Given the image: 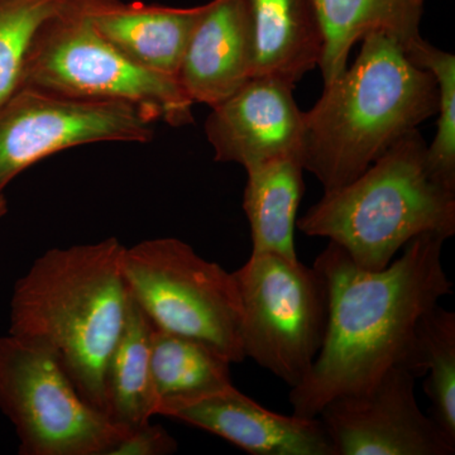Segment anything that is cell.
<instances>
[{
  "mask_svg": "<svg viewBox=\"0 0 455 455\" xmlns=\"http://www.w3.org/2000/svg\"><path fill=\"white\" fill-rule=\"evenodd\" d=\"M97 0H74L36 33L22 86L60 97L131 104L171 127L191 124L193 101L176 77L134 64L99 35L90 12Z\"/></svg>",
  "mask_w": 455,
  "mask_h": 455,
  "instance_id": "5",
  "label": "cell"
},
{
  "mask_svg": "<svg viewBox=\"0 0 455 455\" xmlns=\"http://www.w3.org/2000/svg\"><path fill=\"white\" fill-rule=\"evenodd\" d=\"M439 108L433 74L412 64L391 36L370 33L352 66L304 112L302 167L324 193L344 187Z\"/></svg>",
  "mask_w": 455,
  "mask_h": 455,
  "instance_id": "3",
  "label": "cell"
},
{
  "mask_svg": "<svg viewBox=\"0 0 455 455\" xmlns=\"http://www.w3.org/2000/svg\"><path fill=\"white\" fill-rule=\"evenodd\" d=\"M0 411L14 425L22 455H109L125 433L55 359L11 334L0 338Z\"/></svg>",
  "mask_w": 455,
  "mask_h": 455,
  "instance_id": "8",
  "label": "cell"
},
{
  "mask_svg": "<svg viewBox=\"0 0 455 455\" xmlns=\"http://www.w3.org/2000/svg\"><path fill=\"white\" fill-rule=\"evenodd\" d=\"M124 245L52 248L14 286L9 333L55 359L83 397L104 412V376L130 307Z\"/></svg>",
  "mask_w": 455,
  "mask_h": 455,
  "instance_id": "2",
  "label": "cell"
},
{
  "mask_svg": "<svg viewBox=\"0 0 455 455\" xmlns=\"http://www.w3.org/2000/svg\"><path fill=\"white\" fill-rule=\"evenodd\" d=\"M416 2H418L419 4H420V5H424L425 0H416Z\"/></svg>",
  "mask_w": 455,
  "mask_h": 455,
  "instance_id": "25",
  "label": "cell"
},
{
  "mask_svg": "<svg viewBox=\"0 0 455 455\" xmlns=\"http://www.w3.org/2000/svg\"><path fill=\"white\" fill-rule=\"evenodd\" d=\"M74 0H0V106L22 86L36 33Z\"/></svg>",
  "mask_w": 455,
  "mask_h": 455,
  "instance_id": "22",
  "label": "cell"
},
{
  "mask_svg": "<svg viewBox=\"0 0 455 455\" xmlns=\"http://www.w3.org/2000/svg\"><path fill=\"white\" fill-rule=\"evenodd\" d=\"M232 362L193 338L154 329L151 343L156 415L164 407L196 400L232 386Z\"/></svg>",
  "mask_w": 455,
  "mask_h": 455,
  "instance_id": "19",
  "label": "cell"
},
{
  "mask_svg": "<svg viewBox=\"0 0 455 455\" xmlns=\"http://www.w3.org/2000/svg\"><path fill=\"white\" fill-rule=\"evenodd\" d=\"M158 415L208 431L253 455H335L319 418L276 414L233 385L164 407Z\"/></svg>",
  "mask_w": 455,
  "mask_h": 455,
  "instance_id": "12",
  "label": "cell"
},
{
  "mask_svg": "<svg viewBox=\"0 0 455 455\" xmlns=\"http://www.w3.org/2000/svg\"><path fill=\"white\" fill-rule=\"evenodd\" d=\"M8 211L7 200L4 196H0V220L4 217L5 212Z\"/></svg>",
  "mask_w": 455,
  "mask_h": 455,
  "instance_id": "24",
  "label": "cell"
},
{
  "mask_svg": "<svg viewBox=\"0 0 455 455\" xmlns=\"http://www.w3.org/2000/svg\"><path fill=\"white\" fill-rule=\"evenodd\" d=\"M299 157H280L245 169V217L252 235V253H272L299 259L295 228L304 194Z\"/></svg>",
  "mask_w": 455,
  "mask_h": 455,
  "instance_id": "17",
  "label": "cell"
},
{
  "mask_svg": "<svg viewBox=\"0 0 455 455\" xmlns=\"http://www.w3.org/2000/svg\"><path fill=\"white\" fill-rule=\"evenodd\" d=\"M415 381L395 366L367 390L329 401L317 418L335 455H453L455 444L419 407Z\"/></svg>",
  "mask_w": 455,
  "mask_h": 455,
  "instance_id": "10",
  "label": "cell"
},
{
  "mask_svg": "<svg viewBox=\"0 0 455 455\" xmlns=\"http://www.w3.org/2000/svg\"><path fill=\"white\" fill-rule=\"evenodd\" d=\"M178 451L176 440L161 425L151 420L125 431L109 455H167Z\"/></svg>",
  "mask_w": 455,
  "mask_h": 455,
  "instance_id": "23",
  "label": "cell"
},
{
  "mask_svg": "<svg viewBox=\"0 0 455 455\" xmlns=\"http://www.w3.org/2000/svg\"><path fill=\"white\" fill-rule=\"evenodd\" d=\"M154 325L131 296L127 320L104 376V414L123 431L156 416L151 343Z\"/></svg>",
  "mask_w": 455,
  "mask_h": 455,
  "instance_id": "18",
  "label": "cell"
},
{
  "mask_svg": "<svg viewBox=\"0 0 455 455\" xmlns=\"http://www.w3.org/2000/svg\"><path fill=\"white\" fill-rule=\"evenodd\" d=\"M205 8L97 0L90 17L99 35L134 64L178 79L188 41Z\"/></svg>",
  "mask_w": 455,
  "mask_h": 455,
  "instance_id": "14",
  "label": "cell"
},
{
  "mask_svg": "<svg viewBox=\"0 0 455 455\" xmlns=\"http://www.w3.org/2000/svg\"><path fill=\"white\" fill-rule=\"evenodd\" d=\"M253 26L252 77L295 86L319 66L324 31L315 0H245Z\"/></svg>",
  "mask_w": 455,
  "mask_h": 455,
  "instance_id": "15",
  "label": "cell"
},
{
  "mask_svg": "<svg viewBox=\"0 0 455 455\" xmlns=\"http://www.w3.org/2000/svg\"><path fill=\"white\" fill-rule=\"evenodd\" d=\"M401 367L425 377L431 418L455 444V314L439 304L425 311L415 326Z\"/></svg>",
  "mask_w": 455,
  "mask_h": 455,
  "instance_id": "20",
  "label": "cell"
},
{
  "mask_svg": "<svg viewBox=\"0 0 455 455\" xmlns=\"http://www.w3.org/2000/svg\"><path fill=\"white\" fill-rule=\"evenodd\" d=\"M445 241L435 233L415 236L379 271L358 267L329 242L314 262L329 290L328 331L313 367L290 391L293 415L317 418L329 401L367 390L401 366L420 316L453 292L443 266Z\"/></svg>",
  "mask_w": 455,
  "mask_h": 455,
  "instance_id": "1",
  "label": "cell"
},
{
  "mask_svg": "<svg viewBox=\"0 0 455 455\" xmlns=\"http://www.w3.org/2000/svg\"><path fill=\"white\" fill-rule=\"evenodd\" d=\"M292 89L277 80L252 77L212 107L205 134L214 160L244 169L289 156L301 160L304 112Z\"/></svg>",
  "mask_w": 455,
  "mask_h": 455,
  "instance_id": "11",
  "label": "cell"
},
{
  "mask_svg": "<svg viewBox=\"0 0 455 455\" xmlns=\"http://www.w3.org/2000/svg\"><path fill=\"white\" fill-rule=\"evenodd\" d=\"M254 38L245 0H212L180 65L178 80L194 104L211 108L252 79Z\"/></svg>",
  "mask_w": 455,
  "mask_h": 455,
  "instance_id": "13",
  "label": "cell"
},
{
  "mask_svg": "<svg viewBox=\"0 0 455 455\" xmlns=\"http://www.w3.org/2000/svg\"><path fill=\"white\" fill-rule=\"evenodd\" d=\"M122 269L133 301L158 331L204 341L232 363L244 361L235 275L178 238L124 247Z\"/></svg>",
  "mask_w": 455,
  "mask_h": 455,
  "instance_id": "6",
  "label": "cell"
},
{
  "mask_svg": "<svg viewBox=\"0 0 455 455\" xmlns=\"http://www.w3.org/2000/svg\"><path fill=\"white\" fill-rule=\"evenodd\" d=\"M419 130L396 140L361 176L324 196L296 221L309 236L343 248L358 267L379 271L415 236L455 235V191L431 178Z\"/></svg>",
  "mask_w": 455,
  "mask_h": 455,
  "instance_id": "4",
  "label": "cell"
},
{
  "mask_svg": "<svg viewBox=\"0 0 455 455\" xmlns=\"http://www.w3.org/2000/svg\"><path fill=\"white\" fill-rule=\"evenodd\" d=\"M156 122L131 104L18 89L0 106V196L20 172L65 149L99 142H149Z\"/></svg>",
  "mask_w": 455,
  "mask_h": 455,
  "instance_id": "9",
  "label": "cell"
},
{
  "mask_svg": "<svg viewBox=\"0 0 455 455\" xmlns=\"http://www.w3.org/2000/svg\"><path fill=\"white\" fill-rule=\"evenodd\" d=\"M403 51L412 64L430 71L438 84V123L435 139L427 145V169L436 182L455 191V56L436 49L423 37Z\"/></svg>",
  "mask_w": 455,
  "mask_h": 455,
  "instance_id": "21",
  "label": "cell"
},
{
  "mask_svg": "<svg viewBox=\"0 0 455 455\" xmlns=\"http://www.w3.org/2000/svg\"><path fill=\"white\" fill-rule=\"evenodd\" d=\"M242 304L245 358L290 388L300 385L324 344L331 299L316 267L272 253H252L233 272Z\"/></svg>",
  "mask_w": 455,
  "mask_h": 455,
  "instance_id": "7",
  "label": "cell"
},
{
  "mask_svg": "<svg viewBox=\"0 0 455 455\" xmlns=\"http://www.w3.org/2000/svg\"><path fill=\"white\" fill-rule=\"evenodd\" d=\"M324 31L319 68L325 84L348 68L353 46L370 33L391 36L405 50L420 38L424 5L416 0H315Z\"/></svg>",
  "mask_w": 455,
  "mask_h": 455,
  "instance_id": "16",
  "label": "cell"
}]
</instances>
